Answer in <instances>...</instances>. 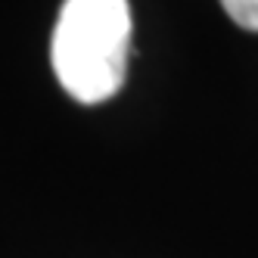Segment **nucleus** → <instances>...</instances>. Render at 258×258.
I'll use <instances>...</instances> for the list:
<instances>
[{
  "mask_svg": "<svg viewBox=\"0 0 258 258\" xmlns=\"http://www.w3.org/2000/svg\"><path fill=\"white\" fill-rule=\"evenodd\" d=\"M131 50L127 0H66L50 44L62 90L78 103H103L124 84Z\"/></svg>",
  "mask_w": 258,
  "mask_h": 258,
  "instance_id": "f257e3e1",
  "label": "nucleus"
},
{
  "mask_svg": "<svg viewBox=\"0 0 258 258\" xmlns=\"http://www.w3.org/2000/svg\"><path fill=\"white\" fill-rule=\"evenodd\" d=\"M227 16L246 31H258V0H221Z\"/></svg>",
  "mask_w": 258,
  "mask_h": 258,
  "instance_id": "f03ea898",
  "label": "nucleus"
}]
</instances>
